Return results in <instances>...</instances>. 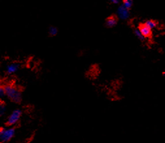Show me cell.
<instances>
[{
  "label": "cell",
  "instance_id": "cell-4",
  "mask_svg": "<svg viewBox=\"0 0 165 143\" xmlns=\"http://www.w3.org/2000/svg\"><path fill=\"white\" fill-rule=\"evenodd\" d=\"M116 14V16L117 17V18L123 21L128 20L131 16L130 10L126 8L122 4H120L118 7Z\"/></svg>",
  "mask_w": 165,
  "mask_h": 143
},
{
  "label": "cell",
  "instance_id": "cell-1",
  "mask_svg": "<svg viewBox=\"0 0 165 143\" xmlns=\"http://www.w3.org/2000/svg\"><path fill=\"white\" fill-rule=\"evenodd\" d=\"M5 96L7 98L15 104H19L22 102V92L18 88L9 84L4 86Z\"/></svg>",
  "mask_w": 165,
  "mask_h": 143
},
{
  "label": "cell",
  "instance_id": "cell-2",
  "mask_svg": "<svg viewBox=\"0 0 165 143\" xmlns=\"http://www.w3.org/2000/svg\"><path fill=\"white\" fill-rule=\"evenodd\" d=\"M16 134V129L14 127L7 126L0 128V142L7 143L13 139Z\"/></svg>",
  "mask_w": 165,
  "mask_h": 143
},
{
  "label": "cell",
  "instance_id": "cell-5",
  "mask_svg": "<svg viewBox=\"0 0 165 143\" xmlns=\"http://www.w3.org/2000/svg\"><path fill=\"white\" fill-rule=\"evenodd\" d=\"M139 29V31L141 33V34L143 35V36L144 37V39H148L149 37H151L152 35V30H151L148 27L146 26L145 25L143 24H141L139 25V26L137 27Z\"/></svg>",
  "mask_w": 165,
  "mask_h": 143
},
{
  "label": "cell",
  "instance_id": "cell-14",
  "mask_svg": "<svg viewBox=\"0 0 165 143\" xmlns=\"http://www.w3.org/2000/svg\"><path fill=\"white\" fill-rule=\"evenodd\" d=\"M108 1L111 2V3L113 4H116V5H118L120 3V0H108Z\"/></svg>",
  "mask_w": 165,
  "mask_h": 143
},
{
  "label": "cell",
  "instance_id": "cell-12",
  "mask_svg": "<svg viewBox=\"0 0 165 143\" xmlns=\"http://www.w3.org/2000/svg\"><path fill=\"white\" fill-rule=\"evenodd\" d=\"M6 112V105L3 102L0 101V117H3Z\"/></svg>",
  "mask_w": 165,
  "mask_h": 143
},
{
  "label": "cell",
  "instance_id": "cell-9",
  "mask_svg": "<svg viewBox=\"0 0 165 143\" xmlns=\"http://www.w3.org/2000/svg\"><path fill=\"white\" fill-rule=\"evenodd\" d=\"M58 31H59V30H58V29L55 26H52L49 27V29H48V33H49L50 36L52 37L56 36L58 33Z\"/></svg>",
  "mask_w": 165,
  "mask_h": 143
},
{
  "label": "cell",
  "instance_id": "cell-6",
  "mask_svg": "<svg viewBox=\"0 0 165 143\" xmlns=\"http://www.w3.org/2000/svg\"><path fill=\"white\" fill-rule=\"evenodd\" d=\"M20 64L19 63H18V62H12V63L7 65L6 72L9 75L14 74L15 73H16V72L20 70Z\"/></svg>",
  "mask_w": 165,
  "mask_h": 143
},
{
  "label": "cell",
  "instance_id": "cell-13",
  "mask_svg": "<svg viewBox=\"0 0 165 143\" xmlns=\"http://www.w3.org/2000/svg\"><path fill=\"white\" fill-rule=\"evenodd\" d=\"M5 96V88L2 85H0V98Z\"/></svg>",
  "mask_w": 165,
  "mask_h": 143
},
{
  "label": "cell",
  "instance_id": "cell-11",
  "mask_svg": "<svg viewBox=\"0 0 165 143\" xmlns=\"http://www.w3.org/2000/svg\"><path fill=\"white\" fill-rule=\"evenodd\" d=\"M123 5L129 10L131 9L133 5V0H123L122 1Z\"/></svg>",
  "mask_w": 165,
  "mask_h": 143
},
{
  "label": "cell",
  "instance_id": "cell-3",
  "mask_svg": "<svg viewBox=\"0 0 165 143\" xmlns=\"http://www.w3.org/2000/svg\"><path fill=\"white\" fill-rule=\"evenodd\" d=\"M23 112L20 109H16L11 112L7 118L6 124L7 126L13 127L16 125L21 119Z\"/></svg>",
  "mask_w": 165,
  "mask_h": 143
},
{
  "label": "cell",
  "instance_id": "cell-7",
  "mask_svg": "<svg viewBox=\"0 0 165 143\" xmlns=\"http://www.w3.org/2000/svg\"><path fill=\"white\" fill-rule=\"evenodd\" d=\"M118 19L116 16H111L106 19L105 20V26L109 28H113L116 26L118 24Z\"/></svg>",
  "mask_w": 165,
  "mask_h": 143
},
{
  "label": "cell",
  "instance_id": "cell-10",
  "mask_svg": "<svg viewBox=\"0 0 165 143\" xmlns=\"http://www.w3.org/2000/svg\"><path fill=\"white\" fill-rule=\"evenodd\" d=\"M133 32H134V36H135L136 38L139 40V41H141L142 42L144 41V40H145V39H144V37L143 36V35L141 34V33L140 32V31H139L138 28L134 29Z\"/></svg>",
  "mask_w": 165,
  "mask_h": 143
},
{
  "label": "cell",
  "instance_id": "cell-8",
  "mask_svg": "<svg viewBox=\"0 0 165 143\" xmlns=\"http://www.w3.org/2000/svg\"><path fill=\"white\" fill-rule=\"evenodd\" d=\"M144 24L151 30H153V29L156 28V27L157 26V22L153 20H147L144 22Z\"/></svg>",
  "mask_w": 165,
  "mask_h": 143
}]
</instances>
